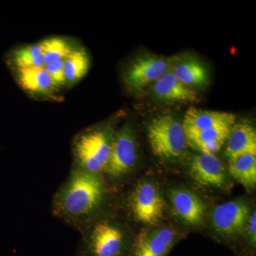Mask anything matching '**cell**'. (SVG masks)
I'll return each instance as SVG.
<instances>
[{
  "label": "cell",
  "mask_w": 256,
  "mask_h": 256,
  "mask_svg": "<svg viewBox=\"0 0 256 256\" xmlns=\"http://www.w3.org/2000/svg\"><path fill=\"white\" fill-rule=\"evenodd\" d=\"M107 197L102 174L72 170L52 202V214L80 232L98 220Z\"/></svg>",
  "instance_id": "obj_1"
},
{
  "label": "cell",
  "mask_w": 256,
  "mask_h": 256,
  "mask_svg": "<svg viewBox=\"0 0 256 256\" xmlns=\"http://www.w3.org/2000/svg\"><path fill=\"white\" fill-rule=\"evenodd\" d=\"M132 242L124 224L104 216L82 230L76 256H130Z\"/></svg>",
  "instance_id": "obj_2"
},
{
  "label": "cell",
  "mask_w": 256,
  "mask_h": 256,
  "mask_svg": "<svg viewBox=\"0 0 256 256\" xmlns=\"http://www.w3.org/2000/svg\"><path fill=\"white\" fill-rule=\"evenodd\" d=\"M114 132L112 124H106L77 134L72 144V170L102 174L110 158Z\"/></svg>",
  "instance_id": "obj_3"
},
{
  "label": "cell",
  "mask_w": 256,
  "mask_h": 256,
  "mask_svg": "<svg viewBox=\"0 0 256 256\" xmlns=\"http://www.w3.org/2000/svg\"><path fill=\"white\" fill-rule=\"evenodd\" d=\"M146 134L153 152L162 159H178L186 150L188 143L182 122L172 114L153 118L146 126Z\"/></svg>",
  "instance_id": "obj_4"
},
{
  "label": "cell",
  "mask_w": 256,
  "mask_h": 256,
  "mask_svg": "<svg viewBox=\"0 0 256 256\" xmlns=\"http://www.w3.org/2000/svg\"><path fill=\"white\" fill-rule=\"evenodd\" d=\"M138 158L136 133L130 124H124L114 132L110 158L102 174L119 181L134 170Z\"/></svg>",
  "instance_id": "obj_5"
},
{
  "label": "cell",
  "mask_w": 256,
  "mask_h": 256,
  "mask_svg": "<svg viewBox=\"0 0 256 256\" xmlns=\"http://www.w3.org/2000/svg\"><path fill=\"white\" fill-rule=\"evenodd\" d=\"M127 206L134 220L148 225L159 223L165 210L159 188L150 181H142L136 185L127 198Z\"/></svg>",
  "instance_id": "obj_6"
},
{
  "label": "cell",
  "mask_w": 256,
  "mask_h": 256,
  "mask_svg": "<svg viewBox=\"0 0 256 256\" xmlns=\"http://www.w3.org/2000/svg\"><path fill=\"white\" fill-rule=\"evenodd\" d=\"M248 204L242 198L226 202L212 210L210 223L223 238H236L242 235L250 216Z\"/></svg>",
  "instance_id": "obj_7"
},
{
  "label": "cell",
  "mask_w": 256,
  "mask_h": 256,
  "mask_svg": "<svg viewBox=\"0 0 256 256\" xmlns=\"http://www.w3.org/2000/svg\"><path fill=\"white\" fill-rule=\"evenodd\" d=\"M170 66V58L144 54L130 64L124 74V82L133 92H142L150 84L159 80L168 72Z\"/></svg>",
  "instance_id": "obj_8"
},
{
  "label": "cell",
  "mask_w": 256,
  "mask_h": 256,
  "mask_svg": "<svg viewBox=\"0 0 256 256\" xmlns=\"http://www.w3.org/2000/svg\"><path fill=\"white\" fill-rule=\"evenodd\" d=\"M188 171L194 181L202 186L225 188L228 185L226 171L215 154H195L190 160Z\"/></svg>",
  "instance_id": "obj_9"
},
{
  "label": "cell",
  "mask_w": 256,
  "mask_h": 256,
  "mask_svg": "<svg viewBox=\"0 0 256 256\" xmlns=\"http://www.w3.org/2000/svg\"><path fill=\"white\" fill-rule=\"evenodd\" d=\"M178 238V233L168 227L143 232L133 240L130 256H166Z\"/></svg>",
  "instance_id": "obj_10"
},
{
  "label": "cell",
  "mask_w": 256,
  "mask_h": 256,
  "mask_svg": "<svg viewBox=\"0 0 256 256\" xmlns=\"http://www.w3.org/2000/svg\"><path fill=\"white\" fill-rule=\"evenodd\" d=\"M170 68L184 85L204 88L210 84V70L202 60L192 54H182L170 58Z\"/></svg>",
  "instance_id": "obj_11"
},
{
  "label": "cell",
  "mask_w": 256,
  "mask_h": 256,
  "mask_svg": "<svg viewBox=\"0 0 256 256\" xmlns=\"http://www.w3.org/2000/svg\"><path fill=\"white\" fill-rule=\"evenodd\" d=\"M235 122V114L229 112L190 108L184 114L182 124L185 134H188L212 128L232 127Z\"/></svg>",
  "instance_id": "obj_12"
},
{
  "label": "cell",
  "mask_w": 256,
  "mask_h": 256,
  "mask_svg": "<svg viewBox=\"0 0 256 256\" xmlns=\"http://www.w3.org/2000/svg\"><path fill=\"white\" fill-rule=\"evenodd\" d=\"M170 198L174 214L185 224L196 226L203 223L204 204L194 193L181 188L172 190Z\"/></svg>",
  "instance_id": "obj_13"
},
{
  "label": "cell",
  "mask_w": 256,
  "mask_h": 256,
  "mask_svg": "<svg viewBox=\"0 0 256 256\" xmlns=\"http://www.w3.org/2000/svg\"><path fill=\"white\" fill-rule=\"evenodd\" d=\"M154 95L165 102H196V90L184 85L174 75L170 68L153 84Z\"/></svg>",
  "instance_id": "obj_14"
},
{
  "label": "cell",
  "mask_w": 256,
  "mask_h": 256,
  "mask_svg": "<svg viewBox=\"0 0 256 256\" xmlns=\"http://www.w3.org/2000/svg\"><path fill=\"white\" fill-rule=\"evenodd\" d=\"M226 141L225 154L228 160L245 153L256 154V130L250 122H235Z\"/></svg>",
  "instance_id": "obj_15"
},
{
  "label": "cell",
  "mask_w": 256,
  "mask_h": 256,
  "mask_svg": "<svg viewBox=\"0 0 256 256\" xmlns=\"http://www.w3.org/2000/svg\"><path fill=\"white\" fill-rule=\"evenodd\" d=\"M232 128H212L201 132L185 134L186 143L200 153L215 154L226 142Z\"/></svg>",
  "instance_id": "obj_16"
},
{
  "label": "cell",
  "mask_w": 256,
  "mask_h": 256,
  "mask_svg": "<svg viewBox=\"0 0 256 256\" xmlns=\"http://www.w3.org/2000/svg\"><path fill=\"white\" fill-rule=\"evenodd\" d=\"M16 77L20 85L31 94L48 95L56 88L44 67L16 69Z\"/></svg>",
  "instance_id": "obj_17"
},
{
  "label": "cell",
  "mask_w": 256,
  "mask_h": 256,
  "mask_svg": "<svg viewBox=\"0 0 256 256\" xmlns=\"http://www.w3.org/2000/svg\"><path fill=\"white\" fill-rule=\"evenodd\" d=\"M230 176L247 188H254L256 184V154L245 153L229 160Z\"/></svg>",
  "instance_id": "obj_18"
},
{
  "label": "cell",
  "mask_w": 256,
  "mask_h": 256,
  "mask_svg": "<svg viewBox=\"0 0 256 256\" xmlns=\"http://www.w3.org/2000/svg\"><path fill=\"white\" fill-rule=\"evenodd\" d=\"M90 60L86 50H75L64 60L66 82L74 84L80 80L88 72Z\"/></svg>",
  "instance_id": "obj_19"
},
{
  "label": "cell",
  "mask_w": 256,
  "mask_h": 256,
  "mask_svg": "<svg viewBox=\"0 0 256 256\" xmlns=\"http://www.w3.org/2000/svg\"><path fill=\"white\" fill-rule=\"evenodd\" d=\"M42 50L44 66L57 60H65L75 50L64 37H50L38 44Z\"/></svg>",
  "instance_id": "obj_20"
},
{
  "label": "cell",
  "mask_w": 256,
  "mask_h": 256,
  "mask_svg": "<svg viewBox=\"0 0 256 256\" xmlns=\"http://www.w3.org/2000/svg\"><path fill=\"white\" fill-rule=\"evenodd\" d=\"M12 60L16 69L44 67L42 50L38 44L20 47L13 50Z\"/></svg>",
  "instance_id": "obj_21"
},
{
  "label": "cell",
  "mask_w": 256,
  "mask_h": 256,
  "mask_svg": "<svg viewBox=\"0 0 256 256\" xmlns=\"http://www.w3.org/2000/svg\"><path fill=\"white\" fill-rule=\"evenodd\" d=\"M44 67L50 74L56 87L62 86L66 84L64 75V60H57Z\"/></svg>",
  "instance_id": "obj_22"
},
{
  "label": "cell",
  "mask_w": 256,
  "mask_h": 256,
  "mask_svg": "<svg viewBox=\"0 0 256 256\" xmlns=\"http://www.w3.org/2000/svg\"><path fill=\"white\" fill-rule=\"evenodd\" d=\"M246 226L248 228V244L250 248V250L254 252L256 249V212L254 210L250 214Z\"/></svg>",
  "instance_id": "obj_23"
}]
</instances>
